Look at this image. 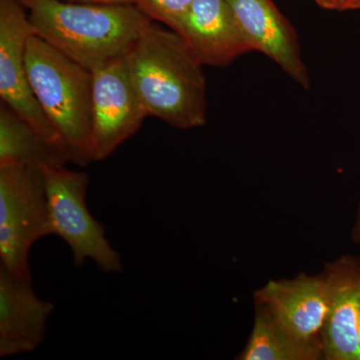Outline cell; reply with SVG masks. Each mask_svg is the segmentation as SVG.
I'll list each match as a JSON object with an SVG mask.
<instances>
[{
  "label": "cell",
  "instance_id": "1",
  "mask_svg": "<svg viewBox=\"0 0 360 360\" xmlns=\"http://www.w3.org/2000/svg\"><path fill=\"white\" fill-rule=\"evenodd\" d=\"M125 58L148 116L179 129L206 124L205 65L179 33L150 20Z\"/></svg>",
  "mask_w": 360,
  "mask_h": 360
},
{
  "label": "cell",
  "instance_id": "2",
  "mask_svg": "<svg viewBox=\"0 0 360 360\" xmlns=\"http://www.w3.org/2000/svg\"><path fill=\"white\" fill-rule=\"evenodd\" d=\"M20 1L33 33L89 70L127 56L151 20L134 4Z\"/></svg>",
  "mask_w": 360,
  "mask_h": 360
},
{
  "label": "cell",
  "instance_id": "3",
  "mask_svg": "<svg viewBox=\"0 0 360 360\" xmlns=\"http://www.w3.org/2000/svg\"><path fill=\"white\" fill-rule=\"evenodd\" d=\"M25 63L33 94L70 162L85 167L94 161L90 70L34 33L26 44Z\"/></svg>",
  "mask_w": 360,
  "mask_h": 360
},
{
  "label": "cell",
  "instance_id": "4",
  "mask_svg": "<svg viewBox=\"0 0 360 360\" xmlns=\"http://www.w3.org/2000/svg\"><path fill=\"white\" fill-rule=\"evenodd\" d=\"M51 236L70 246L75 266L87 260L105 274L123 271L122 257L106 238L105 229L86 205L89 175L65 165H41Z\"/></svg>",
  "mask_w": 360,
  "mask_h": 360
},
{
  "label": "cell",
  "instance_id": "5",
  "mask_svg": "<svg viewBox=\"0 0 360 360\" xmlns=\"http://www.w3.org/2000/svg\"><path fill=\"white\" fill-rule=\"evenodd\" d=\"M51 236L44 177L39 167H0V266L32 281L30 253Z\"/></svg>",
  "mask_w": 360,
  "mask_h": 360
},
{
  "label": "cell",
  "instance_id": "6",
  "mask_svg": "<svg viewBox=\"0 0 360 360\" xmlns=\"http://www.w3.org/2000/svg\"><path fill=\"white\" fill-rule=\"evenodd\" d=\"M90 72L92 151L94 160L101 161L136 134L148 115L132 84L125 56L96 65Z\"/></svg>",
  "mask_w": 360,
  "mask_h": 360
},
{
  "label": "cell",
  "instance_id": "7",
  "mask_svg": "<svg viewBox=\"0 0 360 360\" xmlns=\"http://www.w3.org/2000/svg\"><path fill=\"white\" fill-rule=\"evenodd\" d=\"M25 11L20 0H0V96L4 105L20 116L45 141L68 155L58 132L40 108L28 79L26 44L33 30Z\"/></svg>",
  "mask_w": 360,
  "mask_h": 360
},
{
  "label": "cell",
  "instance_id": "8",
  "mask_svg": "<svg viewBox=\"0 0 360 360\" xmlns=\"http://www.w3.org/2000/svg\"><path fill=\"white\" fill-rule=\"evenodd\" d=\"M331 296L333 285L326 271L319 276L270 281L255 295V302L264 305L286 330L302 340L319 342Z\"/></svg>",
  "mask_w": 360,
  "mask_h": 360
},
{
  "label": "cell",
  "instance_id": "9",
  "mask_svg": "<svg viewBox=\"0 0 360 360\" xmlns=\"http://www.w3.org/2000/svg\"><path fill=\"white\" fill-rule=\"evenodd\" d=\"M252 51L272 59L305 90L311 80L293 26L272 0H226Z\"/></svg>",
  "mask_w": 360,
  "mask_h": 360
},
{
  "label": "cell",
  "instance_id": "10",
  "mask_svg": "<svg viewBox=\"0 0 360 360\" xmlns=\"http://www.w3.org/2000/svg\"><path fill=\"white\" fill-rule=\"evenodd\" d=\"M53 303L39 297L32 281L0 266V357L34 352L45 340Z\"/></svg>",
  "mask_w": 360,
  "mask_h": 360
},
{
  "label": "cell",
  "instance_id": "11",
  "mask_svg": "<svg viewBox=\"0 0 360 360\" xmlns=\"http://www.w3.org/2000/svg\"><path fill=\"white\" fill-rule=\"evenodd\" d=\"M179 33L203 65L224 68L252 51L226 0H194Z\"/></svg>",
  "mask_w": 360,
  "mask_h": 360
},
{
  "label": "cell",
  "instance_id": "12",
  "mask_svg": "<svg viewBox=\"0 0 360 360\" xmlns=\"http://www.w3.org/2000/svg\"><path fill=\"white\" fill-rule=\"evenodd\" d=\"M330 309L321 335L328 360H360V258L345 257L328 267Z\"/></svg>",
  "mask_w": 360,
  "mask_h": 360
},
{
  "label": "cell",
  "instance_id": "13",
  "mask_svg": "<svg viewBox=\"0 0 360 360\" xmlns=\"http://www.w3.org/2000/svg\"><path fill=\"white\" fill-rule=\"evenodd\" d=\"M255 319L243 360H316L323 356L321 342L302 340L276 321L264 305L255 302Z\"/></svg>",
  "mask_w": 360,
  "mask_h": 360
},
{
  "label": "cell",
  "instance_id": "14",
  "mask_svg": "<svg viewBox=\"0 0 360 360\" xmlns=\"http://www.w3.org/2000/svg\"><path fill=\"white\" fill-rule=\"evenodd\" d=\"M65 151L40 136L20 116L6 105L0 108V167L65 165Z\"/></svg>",
  "mask_w": 360,
  "mask_h": 360
},
{
  "label": "cell",
  "instance_id": "15",
  "mask_svg": "<svg viewBox=\"0 0 360 360\" xmlns=\"http://www.w3.org/2000/svg\"><path fill=\"white\" fill-rule=\"evenodd\" d=\"M194 0H135L134 6L150 18L179 33Z\"/></svg>",
  "mask_w": 360,
  "mask_h": 360
},
{
  "label": "cell",
  "instance_id": "16",
  "mask_svg": "<svg viewBox=\"0 0 360 360\" xmlns=\"http://www.w3.org/2000/svg\"><path fill=\"white\" fill-rule=\"evenodd\" d=\"M314 2L326 11H343L345 0H314Z\"/></svg>",
  "mask_w": 360,
  "mask_h": 360
},
{
  "label": "cell",
  "instance_id": "17",
  "mask_svg": "<svg viewBox=\"0 0 360 360\" xmlns=\"http://www.w3.org/2000/svg\"><path fill=\"white\" fill-rule=\"evenodd\" d=\"M63 1L84 4H134L135 0H63Z\"/></svg>",
  "mask_w": 360,
  "mask_h": 360
},
{
  "label": "cell",
  "instance_id": "18",
  "mask_svg": "<svg viewBox=\"0 0 360 360\" xmlns=\"http://www.w3.org/2000/svg\"><path fill=\"white\" fill-rule=\"evenodd\" d=\"M352 240H354L357 245H360V202L359 210H357V217L356 220H355L354 231H352Z\"/></svg>",
  "mask_w": 360,
  "mask_h": 360
},
{
  "label": "cell",
  "instance_id": "19",
  "mask_svg": "<svg viewBox=\"0 0 360 360\" xmlns=\"http://www.w3.org/2000/svg\"><path fill=\"white\" fill-rule=\"evenodd\" d=\"M360 9V0H345L343 11H355Z\"/></svg>",
  "mask_w": 360,
  "mask_h": 360
},
{
  "label": "cell",
  "instance_id": "20",
  "mask_svg": "<svg viewBox=\"0 0 360 360\" xmlns=\"http://www.w3.org/2000/svg\"><path fill=\"white\" fill-rule=\"evenodd\" d=\"M359 348H360V319H359Z\"/></svg>",
  "mask_w": 360,
  "mask_h": 360
}]
</instances>
